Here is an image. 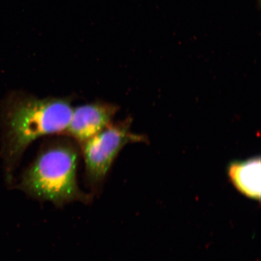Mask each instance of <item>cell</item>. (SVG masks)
<instances>
[{
    "label": "cell",
    "instance_id": "1",
    "mask_svg": "<svg viewBox=\"0 0 261 261\" xmlns=\"http://www.w3.org/2000/svg\"><path fill=\"white\" fill-rule=\"evenodd\" d=\"M68 97L40 98L23 91L10 93L0 106L1 156L6 187L14 188V174L26 149L45 136L63 135L73 107Z\"/></svg>",
    "mask_w": 261,
    "mask_h": 261
},
{
    "label": "cell",
    "instance_id": "2",
    "mask_svg": "<svg viewBox=\"0 0 261 261\" xmlns=\"http://www.w3.org/2000/svg\"><path fill=\"white\" fill-rule=\"evenodd\" d=\"M80 155V146L72 139L51 140L41 147L14 188L29 198L48 202L57 208L74 203H91L94 197L78 184Z\"/></svg>",
    "mask_w": 261,
    "mask_h": 261
},
{
    "label": "cell",
    "instance_id": "3",
    "mask_svg": "<svg viewBox=\"0 0 261 261\" xmlns=\"http://www.w3.org/2000/svg\"><path fill=\"white\" fill-rule=\"evenodd\" d=\"M132 123L130 117L113 122L79 146L84 162L85 182L94 198L102 193L114 162L124 147L148 141L146 136L132 132Z\"/></svg>",
    "mask_w": 261,
    "mask_h": 261
},
{
    "label": "cell",
    "instance_id": "4",
    "mask_svg": "<svg viewBox=\"0 0 261 261\" xmlns=\"http://www.w3.org/2000/svg\"><path fill=\"white\" fill-rule=\"evenodd\" d=\"M118 110L116 104L101 100L73 108L70 123L63 135L80 146L110 125Z\"/></svg>",
    "mask_w": 261,
    "mask_h": 261
},
{
    "label": "cell",
    "instance_id": "5",
    "mask_svg": "<svg viewBox=\"0 0 261 261\" xmlns=\"http://www.w3.org/2000/svg\"><path fill=\"white\" fill-rule=\"evenodd\" d=\"M260 159L233 162L228 166V174L238 190L247 197L260 200Z\"/></svg>",
    "mask_w": 261,
    "mask_h": 261
}]
</instances>
